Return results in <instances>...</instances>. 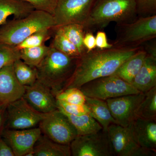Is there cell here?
I'll return each mask as SVG.
<instances>
[{
	"mask_svg": "<svg viewBox=\"0 0 156 156\" xmlns=\"http://www.w3.org/2000/svg\"><path fill=\"white\" fill-rule=\"evenodd\" d=\"M141 47H113L102 50L95 48L91 51L87 50L78 57L75 69L64 89H80L89 81L114 74L124 62Z\"/></svg>",
	"mask_w": 156,
	"mask_h": 156,
	"instance_id": "cell-1",
	"label": "cell"
},
{
	"mask_svg": "<svg viewBox=\"0 0 156 156\" xmlns=\"http://www.w3.org/2000/svg\"><path fill=\"white\" fill-rule=\"evenodd\" d=\"M138 17L135 0H95L84 30L93 33L102 30L111 22L128 23Z\"/></svg>",
	"mask_w": 156,
	"mask_h": 156,
	"instance_id": "cell-2",
	"label": "cell"
},
{
	"mask_svg": "<svg viewBox=\"0 0 156 156\" xmlns=\"http://www.w3.org/2000/svg\"><path fill=\"white\" fill-rule=\"evenodd\" d=\"M78 58L68 56L50 47L48 54L36 67L37 80L48 87L56 96L64 90L73 76Z\"/></svg>",
	"mask_w": 156,
	"mask_h": 156,
	"instance_id": "cell-3",
	"label": "cell"
},
{
	"mask_svg": "<svg viewBox=\"0 0 156 156\" xmlns=\"http://www.w3.org/2000/svg\"><path fill=\"white\" fill-rule=\"evenodd\" d=\"M55 27V20L52 14L34 10L25 17L14 18L1 25L0 43L15 47L37 31Z\"/></svg>",
	"mask_w": 156,
	"mask_h": 156,
	"instance_id": "cell-4",
	"label": "cell"
},
{
	"mask_svg": "<svg viewBox=\"0 0 156 156\" xmlns=\"http://www.w3.org/2000/svg\"><path fill=\"white\" fill-rule=\"evenodd\" d=\"M117 36L113 47L133 48L156 39V15L138 17L132 22L117 24Z\"/></svg>",
	"mask_w": 156,
	"mask_h": 156,
	"instance_id": "cell-5",
	"label": "cell"
},
{
	"mask_svg": "<svg viewBox=\"0 0 156 156\" xmlns=\"http://www.w3.org/2000/svg\"><path fill=\"white\" fill-rule=\"evenodd\" d=\"M80 89L87 97L104 100L140 93L131 84L115 74L89 81Z\"/></svg>",
	"mask_w": 156,
	"mask_h": 156,
	"instance_id": "cell-6",
	"label": "cell"
},
{
	"mask_svg": "<svg viewBox=\"0 0 156 156\" xmlns=\"http://www.w3.org/2000/svg\"><path fill=\"white\" fill-rule=\"evenodd\" d=\"M48 114L36 110L22 97L7 105L5 129H26L38 127Z\"/></svg>",
	"mask_w": 156,
	"mask_h": 156,
	"instance_id": "cell-7",
	"label": "cell"
},
{
	"mask_svg": "<svg viewBox=\"0 0 156 156\" xmlns=\"http://www.w3.org/2000/svg\"><path fill=\"white\" fill-rule=\"evenodd\" d=\"M38 127L42 134L60 144L70 145L77 136L75 128L67 116L57 109L48 113Z\"/></svg>",
	"mask_w": 156,
	"mask_h": 156,
	"instance_id": "cell-8",
	"label": "cell"
},
{
	"mask_svg": "<svg viewBox=\"0 0 156 156\" xmlns=\"http://www.w3.org/2000/svg\"><path fill=\"white\" fill-rule=\"evenodd\" d=\"M114 156H156V152L140 146L129 127L112 124L107 129Z\"/></svg>",
	"mask_w": 156,
	"mask_h": 156,
	"instance_id": "cell-9",
	"label": "cell"
},
{
	"mask_svg": "<svg viewBox=\"0 0 156 156\" xmlns=\"http://www.w3.org/2000/svg\"><path fill=\"white\" fill-rule=\"evenodd\" d=\"M95 0H57L53 17L55 27L70 23L83 26Z\"/></svg>",
	"mask_w": 156,
	"mask_h": 156,
	"instance_id": "cell-10",
	"label": "cell"
},
{
	"mask_svg": "<svg viewBox=\"0 0 156 156\" xmlns=\"http://www.w3.org/2000/svg\"><path fill=\"white\" fill-rule=\"evenodd\" d=\"M71 156H114L107 131L77 136L70 144Z\"/></svg>",
	"mask_w": 156,
	"mask_h": 156,
	"instance_id": "cell-11",
	"label": "cell"
},
{
	"mask_svg": "<svg viewBox=\"0 0 156 156\" xmlns=\"http://www.w3.org/2000/svg\"><path fill=\"white\" fill-rule=\"evenodd\" d=\"M145 93L123 95L106 100L111 113L118 125L128 127L137 117L136 111Z\"/></svg>",
	"mask_w": 156,
	"mask_h": 156,
	"instance_id": "cell-12",
	"label": "cell"
},
{
	"mask_svg": "<svg viewBox=\"0 0 156 156\" xmlns=\"http://www.w3.org/2000/svg\"><path fill=\"white\" fill-rule=\"evenodd\" d=\"M41 134V129L37 127L26 129H5L2 136L15 156H26L34 151L35 144Z\"/></svg>",
	"mask_w": 156,
	"mask_h": 156,
	"instance_id": "cell-13",
	"label": "cell"
},
{
	"mask_svg": "<svg viewBox=\"0 0 156 156\" xmlns=\"http://www.w3.org/2000/svg\"><path fill=\"white\" fill-rule=\"evenodd\" d=\"M24 87L23 97L36 110L48 114L57 109L56 97L47 86L37 80L33 85Z\"/></svg>",
	"mask_w": 156,
	"mask_h": 156,
	"instance_id": "cell-14",
	"label": "cell"
},
{
	"mask_svg": "<svg viewBox=\"0 0 156 156\" xmlns=\"http://www.w3.org/2000/svg\"><path fill=\"white\" fill-rule=\"evenodd\" d=\"M13 64L0 69V102L6 104L21 98L25 92L16 77Z\"/></svg>",
	"mask_w": 156,
	"mask_h": 156,
	"instance_id": "cell-15",
	"label": "cell"
},
{
	"mask_svg": "<svg viewBox=\"0 0 156 156\" xmlns=\"http://www.w3.org/2000/svg\"><path fill=\"white\" fill-rule=\"evenodd\" d=\"M128 127L140 146L156 152V121L136 117Z\"/></svg>",
	"mask_w": 156,
	"mask_h": 156,
	"instance_id": "cell-16",
	"label": "cell"
},
{
	"mask_svg": "<svg viewBox=\"0 0 156 156\" xmlns=\"http://www.w3.org/2000/svg\"><path fill=\"white\" fill-rule=\"evenodd\" d=\"M131 84L142 93L156 87V58L147 54L142 67Z\"/></svg>",
	"mask_w": 156,
	"mask_h": 156,
	"instance_id": "cell-17",
	"label": "cell"
},
{
	"mask_svg": "<svg viewBox=\"0 0 156 156\" xmlns=\"http://www.w3.org/2000/svg\"><path fill=\"white\" fill-rule=\"evenodd\" d=\"M85 104L90 115L100 124L103 130L107 131L112 124H117L111 113L106 100L86 96Z\"/></svg>",
	"mask_w": 156,
	"mask_h": 156,
	"instance_id": "cell-18",
	"label": "cell"
},
{
	"mask_svg": "<svg viewBox=\"0 0 156 156\" xmlns=\"http://www.w3.org/2000/svg\"><path fill=\"white\" fill-rule=\"evenodd\" d=\"M34 156H71L69 145L60 144L41 134L34 147Z\"/></svg>",
	"mask_w": 156,
	"mask_h": 156,
	"instance_id": "cell-19",
	"label": "cell"
},
{
	"mask_svg": "<svg viewBox=\"0 0 156 156\" xmlns=\"http://www.w3.org/2000/svg\"><path fill=\"white\" fill-rule=\"evenodd\" d=\"M34 10L32 6L21 0H0V26L9 16H14V19L22 18Z\"/></svg>",
	"mask_w": 156,
	"mask_h": 156,
	"instance_id": "cell-20",
	"label": "cell"
},
{
	"mask_svg": "<svg viewBox=\"0 0 156 156\" xmlns=\"http://www.w3.org/2000/svg\"><path fill=\"white\" fill-rule=\"evenodd\" d=\"M147 56L142 47L135 54L124 62L114 74L131 84L142 67Z\"/></svg>",
	"mask_w": 156,
	"mask_h": 156,
	"instance_id": "cell-21",
	"label": "cell"
},
{
	"mask_svg": "<svg viewBox=\"0 0 156 156\" xmlns=\"http://www.w3.org/2000/svg\"><path fill=\"white\" fill-rule=\"evenodd\" d=\"M65 114L75 128L77 136L93 134L103 129L100 124L90 114L78 116Z\"/></svg>",
	"mask_w": 156,
	"mask_h": 156,
	"instance_id": "cell-22",
	"label": "cell"
},
{
	"mask_svg": "<svg viewBox=\"0 0 156 156\" xmlns=\"http://www.w3.org/2000/svg\"><path fill=\"white\" fill-rule=\"evenodd\" d=\"M135 113L138 118L156 121V87L145 92Z\"/></svg>",
	"mask_w": 156,
	"mask_h": 156,
	"instance_id": "cell-23",
	"label": "cell"
},
{
	"mask_svg": "<svg viewBox=\"0 0 156 156\" xmlns=\"http://www.w3.org/2000/svg\"><path fill=\"white\" fill-rule=\"evenodd\" d=\"M15 75L20 83L23 87L33 85L37 80L36 68L30 66L20 58L13 62Z\"/></svg>",
	"mask_w": 156,
	"mask_h": 156,
	"instance_id": "cell-24",
	"label": "cell"
},
{
	"mask_svg": "<svg viewBox=\"0 0 156 156\" xmlns=\"http://www.w3.org/2000/svg\"><path fill=\"white\" fill-rule=\"evenodd\" d=\"M53 37L50 47L55 48L68 56L77 58L80 56V53L77 48L65 35L61 29L55 27Z\"/></svg>",
	"mask_w": 156,
	"mask_h": 156,
	"instance_id": "cell-25",
	"label": "cell"
},
{
	"mask_svg": "<svg viewBox=\"0 0 156 156\" xmlns=\"http://www.w3.org/2000/svg\"><path fill=\"white\" fill-rule=\"evenodd\" d=\"M50 49V46L43 44L33 48L19 50L20 58L30 66L36 68L41 62Z\"/></svg>",
	"mask_w": 156,
	"mask_h": 156,
	"instance_id": "cell-26",
	"label": "cell"
},
{
	"mask_svg": "<svg viewBox=\"0 0 156 156\" xmlns=\"http://www.w3.org/2000/svg\"><path fill=\"white\" fill-rule=\"evenodd\" d=\"M70 41L77 48L80 54L87 49L83 44V38L85 31L83 26L79 23H70L59 27Z\"/></svg>",
	"mask_w": 156,
	"mask_h": 156,
	"instance_id": "cell-27",
	"label": "cell"
},
{
	"mask_svg": "<svg viewBox=\"0 0 156 156\" xmlns=\"http://www.w3.org/2000/svg\"><path fill=\"white\" fill-rule=\"evenodd\" d=\"M54 28L45 29L37 31L29 36L19 44L15 46L18 50L37 47L45 44L53 36Z\"/></svg>",
	"mask_w": 156,
	"mask_h": 156,
	"instance_id": "cell-28",
	"label": "cell"
},
{
	"mask_svg": "<svg viewBox=\"0 0 156 156\" xmlns=\"http://www.w3.org/2000/svg\"><path fill=\"white\" fill-rule=\"evenodd\" d=\"M55 97L56 100L75 104H84L86 102V96L80 89L77 88L64 89L58 93Z\"/></svg>",
	"mask_w": 156,
	"mask_h": 156,
	"instance_id": "cell-29",
	"label": "cell"
},
{
	"mask_svg": "<svg viewBox=\"0 0 156 156\" xmlns=\"http://www.w3.org/2000/svg\"><path fill=\"white\" fill-rule=\"evenodd\" d=\"M20 58L19 50L15 47L0 43V69Z\"/></svg>",
	"mask_w": 156,
	"mask_h": 156,
	"instance_id": "cell-30",
	"label": "cell"
},
{
	"mask_svg": "<svg viewBox=\"0 0 156 156\" xmlns=\"http://www.w3.org/2000/svg\"><path fill=\"white\" fill-rule=\"evenodd\" d=\"M56 105L57 109L66 114L76 116L90 114L89 109L85 104H75L56 100Z\"/></svg>",
	"mask_w": 156,
	"mask_h": 156,
	"instance_id": "cell-31",
	"label": "cell"
},
{
	"mask_svg": "<svg viewBox=\"0 0 156 156\" xmlns=\"http://www.w3.org/2000/svg\"><path fill=\"white\" fill-rule=\"evenodd\" d=\"M138 17L156 15V0H135Z\"/></svg>",
	"mask_w": 156,
	"mask_h": 156,
	"instance_id": "cell-32",
	"label": "cell"
},
{
	"mask_svg": "<svg viewBox=\"0 0 156 156\" xmlns=\"http://www.w3.org/2000/svg\"><path fill=\"white\" fill-rule=\"evenodd\" d=\"M28 3L35 10L48 12L53 15L57 0H21Z\"/></svg>",
	"mask_w": 156,
	"mask_h": 156,
	"instance_id": "cell-33",
	"label": "cell"
},
{
	"mask_svg": "<svg viewBox=\"0 0 156 156\" xmlns=\"http://www.w3.org/2000/svg\"><path fill=\"white\" fill-rule=\"evenodd\" d=\"M96 48L99 49H109L112 48V44L108 41L106 34L102 30L98 31L95 37Z\"/></svg>",
	"mask_w": 156,
	"mask_h": 156,
	"instance_id": "cell-34",
	"label": "cell"
},
{
	"mask_svg": "<svg viewBox=\"0 0 156 156\" xmlns=\"http://www.w3.org/2000/svg\"><path fill=\"white\" fill-rule=\"evenodd\" d=\"M83 44L87 51H91L96 48L95 37L93 33L89 31L85 32L83 38Z\"/></svg>",
	"mask_w": 156,
	"mask_h": 156,
	"instance_id": "cell-35",
	"label": "cell"
},
{
	"mask_svg": "<svg viewBox=\"0 0 156 156\" xmlns=\"http://www.w3.org/2000/svg\"><path fill=\"white\" fill-rule=\"evenodd\" d=\"M0 156H15L11 148L2 136H0Z\"/></svg>",
	"mask_w": 156,
	"mask_h": 156,
	"instance_id": "cell-36",
	"label": "cell"
},
{
	"mask_svg": "<svg viewBox=\"0 0 156 156\" xmlns=\"http://www.w3.org/2000/svg\"><path fill=\"white\" fill-rule=\"evenodd\" d=\"M7 105L8 104L0 102V136H2L5 129Z\"/></svg>",
	"mask_w": 156,
	"mask_h": 156,
	"instance_id": "cell-37",
	"label": "cell"
},
{
	"mask_svg": "<svg viewBox=\"0 0 156 156\" xmlns=\"http://www.w3.org/2000/svg\"><path fill=\"white\" fill-rule=\"evenodd\" d=\"M155 39L151 40V43H147V42H146L144 44H146L145 48H143L144 50L146 52L147 55L151 56L156 58V41L154 40Z\"/></svg>",
	"mask_w": 156,
	"mask_h": 156,
	"instance_id": "cell-38",
	"label": "cell"
}]
</instances>
